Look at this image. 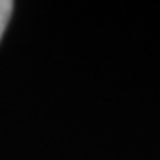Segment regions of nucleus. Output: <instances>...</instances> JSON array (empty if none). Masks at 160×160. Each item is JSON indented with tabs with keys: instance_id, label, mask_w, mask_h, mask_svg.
Returning <instances> with one entry per match:
<instances>
[{
	"instance_id": "nucleus-1",
	"label": "nucleus",
	"mask_w": 160,
	"mask_h": 160,
	"mask_svg": "<svg viewBox=\"0 0 160 160\" xmlns=\"http://www.w3.org/2000/svg\"><path fill=\"white\" fill-rule=\"evenodd\" d=\"M14 8H16V4L12 0H0V41H2L4 33L8 29V23H10V19H12Z\"/></svg>"
}]
</instances>
